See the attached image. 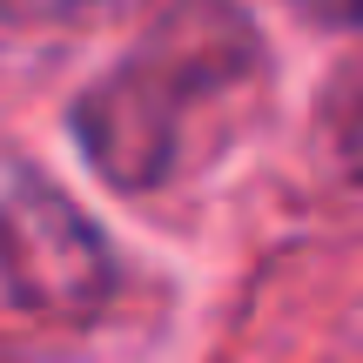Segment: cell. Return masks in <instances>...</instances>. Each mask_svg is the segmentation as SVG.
<instances>
[{
  "instance_id": "obj_2",
  "label": "cell",
  "mask_w": 363,
  "mask_h": 363,
  "mask_svg": "<svg viewBox=\"0 0 363 363\" xmlns=\"http://www.w3.org/2000/svg\"><path fill=\"white\" fill-rule=\"evenodd\" d=\"M0 289L40 323H94L121 289L108 235L34 162L0 148Z\"/></svg>"
},
{
  "instance_id": "obj_1",
  "label": "cell",
  "mask_w": 363,
  "mask_h": 363,
  "mask_svg": "<svg viewBox=\"0 0 363 363\" xmlns=\"http://www.w3.org/2000/svg\"><path fill=\"white\" fill-rule=\"evenodd\" d=\"M249 67L256 27L229 0H169L142 48L74 101L67 128L101 182L128 195L162 189L189 155V115L249 81Z\"/></svg>"
},
{
  "instance_id": "obj_5",
  "label": "cell",
  "mask_w": 363,
  "mask_h": 363,
  "mask_svg": "<svg viewBox=\"0 0 363 363\" xmlns=\"http://www.w3.org/2000/svg\"><path fill=\"white\" fill-rule=\"evenodd\" d=\"M289 7L316 27H363V0H289Z\"/></svg>"
},
{
  "instance_id": "obj_4",
  "label": "cell",
  "mask_w": 363,
  "mask_h": 363,
  "mask_svg": "<svg viewBox=\"0 0 363 363\" xmlns=\"http://www.w3.org/2000/svg\"><path fill=\"white\" fill-rule=\"evenodd\" d=\"M337 155H343L350 175H363V94L343 101V115H337Z\"/></svg>"
},
{
  "instance_id": "obj_3",
  "label": "cell",
  "mask_w": 363,
  "mask_h": 363,
  "mask_svg": "<svg viewBox=\"0 0 363 363\" xmlns=\"http://www.w3.org/2000/svg\"><path fill=\"white\" fill-rule=\"evenodd\" d=\"M13 21H34V27H88V21H108V13L135 7V0H0Z\"/></svg>"
}]
</instances>
